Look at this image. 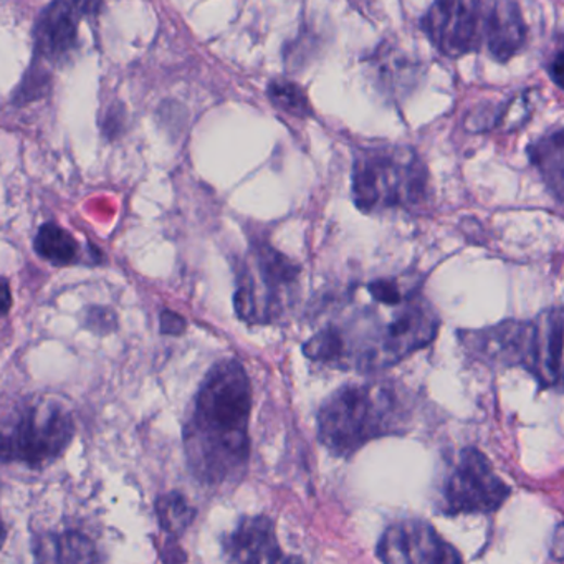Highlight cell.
<instances>
[{"label":"cell","mask_w":564,"mask_h":564,"mask_svg":"<svg viewBox=\"0 0 564 564\" xmlns=\"http://www.w3.org/2000/svg\"><path fill=\"white\" fill-rule=\"evenodd\" d=\"M553 541L554 547L551 548V551L556 553V556H554L553 560L563 561V526H561V523L556 526V534H554Z\"/></svg>","instance_id":"44dd1931"},{"label":"cell","mask_w":564,"mask_h":564,"mask_svg":"<svg viewBox=\"0 0 564 564\" xmlns=\"http://www.w3.org/2000/svg\"><path fill=\"white\" fill-rule=\"evenodd\" d=\"M409 408L392 383L336 389L318 411V439L335 458H351L371 440L405 429Z\"/></svg>","instance_id":"277c9868"},{"label":"cell","mask_w":564,"mask_h":564,"mask_svg":"<svg viewBox=\"0 0 564 564\" xmlns=\"http://www.w3.org/2000/svg\"><path fill=\"white\" fill-rule=\"evenodd\" d=\"M4 541H5L4 522H2V516H0V548H2V544H4Z\"/></svg>","instance_id":"7402d4cb"},{"label":"cell","mask_w":564,"mask_h":564,"mask_svg":"<svg viewBox=\"0 0 564 564\" xmlns=\"http://www.w3.org/2000/svg\"><path fill=\"white\" fill-rule=\"evenodd\" d=\"M91 5L93 0H55L46 9L37 25V49L43 59L59 62L68 55L77 40L82 15Z\"/></svg>","instance_id":"7c38bea8"},{"label":"cell","mask_w":564,"mask_h":564,"mask_svg":"<svg viewBox=\"0 0 564 564\" xmlns=\"http://www.w3.org/2000/svg\"><path fill=\"white\" fill-rule=\"evenodd\" d=\"M300 297V267L268 243H253L237 275L234 306L247 325L287 318Z\"/></svg>","instance_id":"8992f818"},{"label":"cell","mask_w":564,"mask_h":564,"mask_svg":"<svg viewBox=\"0 0 564 564\" xmlns=\"http://www.w3.org/2000/svg\"><path fill=\"white\" fill-rule=\"evenodd\" d=\"M510 493L512 488L496 474L487 455L465 447L447 465L437 509L447 516L487 515L502 509Z\"/></svg>","instance_id":"9c48e42d"},{"label":"cell","mask_w":564,"mask_h":564,"mask_svg":"<svg viewBox=\"0 0 564 564\" xmlns=\"http://www.w3.org/2000/svg\"><path fill=\"white\" fill-rule=\"evenodd\" d=\"M561 72H563V52L557 50L554 62L550 66V75L553 77L554 84L561 85Z\"/></svg>","instance_id":"ffe728a7"},{"label":"cell","mask_w":564,"mask_h":564,"mask_svg":"<svg viewBox=\"0 0 564 564\" xmlns=\"http://www.w3.org/2000/svg\"><path fill=\"white\" fill-rule=\"evenodd\" d=\"M252 385L242 364H215L196 398L184 433L192 474L211 485L227 487L242 480L250 459L249 423Z\"/></svg>","instance_id":"7a4b0ae2"},{"label":"cell","mask_w":564,"mask_h":564,"mask_svg":"<svg viewBox=\"0 0 564 564\" xmlns=\"http://www.w3.org/2000/svg\"><path fill=\"white\" fill-rule=\"evenodd\" d=\"M11 288H9L8 280H0V316H4L11 310Z\"/></svg>","instance_id":"d6986e66"},{"label":"cell","mask_w":564,"mask_h":564,"mask_svg":"<svg viewBox=\"0 0 564 564\" xmlns=\"http://www.w3.org/2000/svg\"><path fill=\"white\" fill-rule=\"evenodd\" d=\"M156 512L161 528L174 537L183 535L196 516V510L177 492L161 497L158 500Z\"/></svg>","instance_id":"2e32d148"},{"label":"cell","mask_w":564,"mask_h":564,"mask_svg":"<svg viewBox=\"0 0 564 564\" xmlns=\"http://www.w3.org/2000/svg\"><path fill=\"white\" fill-rule=\"evenodd\" d=\"M186 329V322L173 312H164L161 315V331L166 335H180Z\"/></svg>","instance_id":"ac0fdd59"},{"label":"cell","mask_w":564,"mask_h":564,"mask_svg":"<svg viewBox=\"0 0 564 564\" xmlns=\"http://www.w3.org/2000/svg\"><path fill=\"white\" fill-rule=\"evenodd\" d=\"M423 27L436 49L454 59L485 49L506 62L525 43V22L512 0H436Z\"/></svg>","instance_id":"3957f363"},{"label":"cell","mask_w":564,"mask_h":564,"mask_svg":"<svg viewBox=\"0 0 564 564\" xmlns=\"http://www.w3.org/2000/svg\"><path fill=\"white\" fill-rule=\"evenodd\" d=\"M462 341L484 363L526 367L540 381L541 388H553L561 383V309L550 310L534 322H503L490 328L468 331Z\"/></svg>","instance_id":"5b68a950"},{"label":"cell","mask_w":564,"mask_h":564,"mask_svg":"<svg viewBox=\"0 0 564 564\" xmlns=\"http://www.w3.org/2000/svg\"><path fill=\"white\" fill-rule=\"evenodd\" d=\"M35 554L42 561L60 563H91L97 560L93 543L84 535L66 534L62 537L40 538Z\"/></svg>","instance_id":"5bb4252c"},{"label":"cell","mask_w":564,"mask_h":564,"mask_svg":"<svg viewBox=\"0 0 564 564\" xmlns=\"http://www.w3.org/2000/svg\"><path fill=\"white\" fill-rule=\"evenodd\" d=\"M378 557L385 563L399 564H450L462 561L461 553L423 519L392 523L379 540Z\"/></svg>","instance_id":"30bf717a"},{"label":"cell","mask_w":564,"mask_h":564,"mask_svg":"<svg viewBox=\"0 0 564 564\" xmlns=\"http://www.w3.org/2000/svg\"><path fill=\"white\" fill-rule=\"evenodd\" d=\"M439 325L419 288L379 278L353 288L331 322L303 344V353L323 366L374 373L429 347Z\"/></svg>","instance_id":"6da1fadb"},{"label":"cell","mask_w":564,"mask_h":564,"mask_svg":"<svg viewBox=\"0 0 564 564\" xmlns=\"http://www.w3.org/2000/svg\"><path fill=\"white\" fill-rule=\"evenodd\" d=\"M73 430L65 405L50 399L32 402L15 414L14 423L0 427V461L46 467L65 452Z\"/></svg>","instance_id":"ba28073f"},{"label":"cell","mask_w":564,"mask_h":564,"mask_svg":"<svg viewBox=\"0 0 564 564\" xmlns=\"http://www.w3.org/2000/svg\"><path fill=\"white\" fill-rule=\"evenodd\" d=\"M531 163L540 171L557 202L563 201L564 135L561 129L535 142L530 148Z\"/></svg>","instance_id":"4fadbf2b"},{"label":"cell","mask_w":564,"mask_h":564,"mask_svg":"<svg viewBox=\"0 0 564 564\" xmlns=\"http://www.w3.org/2000/svg\"><path fill=\"white\" fill-rule=\"evenodd\" d=\"M268 98H271L275 106L287 111L290 115L300 116V118L312 115L309 100H306L302 88L290 84V82H272V84L268 85Z\"/></svg>","instance_id":"e0dca14e"},{"label":"cell","mask_w":564,"mask_h":564,"mask_svg":"<svg viewBox=\"0 0 564 564\" xmlns=\"http://www.w3.org/2000/svg\"><path fill=\"white\" fill-rule=\"evenodd\" d=\"M35 250L57 265H68L78 256V243L72 234L55 224H46L35 237Z\"/></svg>","instance_id":"9a60e30c"},{"label":"cell","mask_w":564,"mask_h":564,"mask_svg":"<svg viewBox=\"0 0 564 564\" xmlns=\"http://www.w3.org/2000/svg\"><path fill=\"white\" fill-rule=\"evenodd\" d=\"M227 560L233 563H285L288 557L278 544L275 525L268 516H243L236 530L222 540Z\"/></svg>","instance_id":"8fae6325"},{"label":"cell","mask_w":564,"mask_h":564,"mask_svg":"<svg viewBox=\"0 0 564 564\" xmlns=\"http://www.w3.org/2000/svg\"><path fill=\"white\" fill-rule=\"evenodd\" d=\"M427 195V171L411 149H366L353 167V199L360 211L411 209Z\"/></svg>","instance_id":"52a82bcc"}]
</instances>
